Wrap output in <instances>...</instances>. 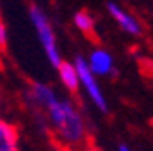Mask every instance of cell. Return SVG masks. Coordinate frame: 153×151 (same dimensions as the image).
<instances>
[{
	"mask_svg": "<svg viewBox=\"0 0 153 151\" xmlns=\"http://www.w3.org/2000/svg\"><path fill=\"white\" fill-rule=\"evenodd\" d=\"M44 115L51 133L64 147L75 149L88 140V124L79 106L71 98L59 97L49 107L44 109Z\"/></svg>",
	"mask_w": 153,
	"mask_h": 151,
	"instance_id": "obj_1",
	"label": "cell"
},
{
	"mask_svg": "<svg viewBox=\"0 0 153 151\" xmlns=\"http://www.w3.org/2000/svg\"><path fill=\"white\" fill-rule=\"evenodd\" d=\"M27 15H29L31 26H33V29L36 33V40L40 42V47L44 49L46 58L49 60V64L53 67H56L62 62V56H60V51H59L56 33H55V27H53V24L49 20V16L46 15V11L40 6H36V4L29 6Z\"/></svg>",
	"mask_w": 153,
	"mask_h": 151,
	"instance_id": "obj_2",
	"label": "cell"
},
{
	"mask_svg": "<svg viewBox=\"0 0 153 151\" xmlns=\"http://www.w3.org/2000/svg\"><path fill=\"white\" fill-rule=\"evenodd\" d=\"M75 67H76V73H79V84H80V91H84V95L93 102V106L97 107L99 111L102 113H108L109 107H108V98L104 95V91L100 87V82L95 75L89 71L88 64H86V58L82 55L75 56L73 60Z\"/></svg>",
	"mask_w": 153,
	"mask_h": 151,
	"instance_id": "obj_3",
	"label": "cell"
},
{
	"mask_svg": "<svg viewBox=\"0 0 153 151\" xmlns=\"http://www.w3.org/2000/svg\"><path fill=\"white\" fill-rule=\"evenodd\" d=\"M86 58V64L89 67V71L95 75L97 78H102V77H111V75L117 73V64H115V58L113 55L102 47V46H95Z\"/></svg>",
	"mask_w": 153,
	"mask_h": 151,
	"instance_id": "obj_4",
	"label": "cell"
},
{
	"mask_svg": "<svg viewBox=\"0 0 153 151\" xmlns=\"http://www.w3.org/2000/svg\"><path fill=\"white\" fill-rule=\"evenodd\" d=\"M106 9H108V15L113 18L115 22H117V26H119L124 33H128V35H131V36H140V35H142V31H144L142 24H140L129 11H126L122 6H119L117 2L109 0V2L106 4Z\"/></svg>",
	"mask_w": 153,
	"mask_h": 151,
	"instance_id": "obj_5",
	"label": "cell"
},
{
	"mask_svg": "<svg viewBox=\"0 0 153 151\" xmlns=\"http://www.w3.org/2000/svg\"><path fill=\"white\" fill-rule=\"evenodd\" d=\"M27 98H29L33 107L40 109L44 113V109L49 107L56 98H59V95H56V91L46 82H31V86L27 89Z\"/></svg>",
	"mask_w": 153,
	"mask_h": 151,
	"instance_id": "obj_6",
	"label": "cell"
},
{
	"mask_svg": "<svg viewBox=\"0 0 153 151\" xmlns=\"http://www.w3.org/2000/svg\"><path fill=\"white\" fill-rule=\"evenodd\" d=\"M20 149V131L18 126L4 117H0V151Z\"/></svg>",
	"mask_w": 153,
	"mask_h": 151,
	"instance_id": "obj_7",
	"label": "cell"
},
{
	"mask_svg": "<svg viewBox=\"0 0 153 151\" xmlns=\"http://www.w3.org/2000/svg\"><path fill=\"white\" fill-rule=\"evenodd\" d=\"M56 73H59V80L60 84L69 91V93H79L80 91V84H79V73H76V67L73 62L69 60H62L59 66H56Z\"/></svg>",
	"mask_w": 153,
	"mask_h": 151,
	"instance_id": "obj_8",
	"label": "cell"
},
{
	"mask_svg": "<svg viewBox=\"0 0 153 151\" xmlns=\"http://www.w3.org/2000/svg\"><path fill=\"white\" fill-rule=\"evenodd\" d=\"M73 26L84 35H93L95 33V16L88 9H80L73 15Z\"/></svg>",
	"mask_w": 153,
	"mask_h": 151,
	"instance_id": "obj_9",
	"label": "cell"
},
{
	"mask_svg": "<svg viewBox=\"0 0 153 151\" xmlns=\"http://www.w3.org/2000/svg\"><path fill=\"white\" fill-rule=\"evenodd\" d=\"M9 44V33H7V27L6 24L0 20V51H4Z\"/></svg>",
	"mask_w": 153,
	"mask_h": 151,
	"instance_id": "obj_10",
	"label": "cell"
},
{
	"mask_svg": "<svg viewBox=\"0 0 153 151\" xmlns=\"http://www.w3.org/2000/svg\"><path fill=\"white\" fill-rule=\"evenodd\" d=\"M4 106H6V102H4V95H2V91H0V117H2V113H4Z\"/></svg>",
	"mask_w": 153,
	"mask_h": 151,
	"instance_id": "obj_11",
	"label": "cell"
},
{
	"mask_svg": "<svg viewBox=\"0 0 153 151\" xmlns=\"http://www.w3.org/2000/svg\"><path fill=\"white\" fill-rule=\"evenodd\" d=\"M119 151H131V147L126 146V144H120V146H119Z\"/></svg>",
	"mask_w": 153,
	"mask_h": 151,
	"instance_id": "obj_12",
	"label": "cell"
},
{
	"mask_svg": "<svg viewBox=\"0 0 153 151\" xmlns=\"http://www.w3.org/2000/svg\"><path fill=\"white\" fill-rule=\"evenodd\" d=\"M59 151H76V149H73V147H64V146H62Z\"/></svg>",
	"mask_w": 153,
	"mask_h": 151,
	"instance_id": "obj_13",
	"label": "cell"
},
{
	"mask_svg": "<svg viewBox=\"0 0 153 151\" xmlns=\"http://www.w3.org/2000/svg\"><path fill=\"white\" fill-rule=\"evenodd\" d=\"M86 151H99V149H97V147H93V146H88Z\"/></svg>",
	"mask_w": 153,
	"mask_h": 151,
	"instance_id": "obj_14",
	"label": "cell"
}]
</instances>
